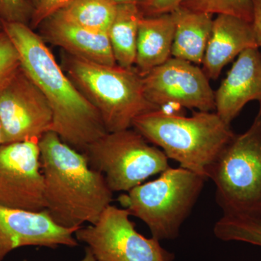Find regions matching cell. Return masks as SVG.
Listing matches in <instances>:
<instances>
[{
    "mask_svg": "<svg viewBox=\"0 0 261 261\" xmlns=\"http://www.w3.org/2000/svg\"><path fill=\"white\" fill-rule=\"evenodd\" d=\"M1 22L18 51L20 66L50 106L51 132L83 153L90 144L108 133L100 115L63 72L42 36L27 24Z\"/></svg>",
    "mask_w": 261,
    "mask_h": 261,
    "instance_id": "6da1fadb",
    "label": "cell"
},
{
    "mask_svg": "<svg viewBox=\"0 0 261 261\" xmlns=\"http://www.w3.org/2000/svg\"><path fill=\"white\" fill-rule=\"evenodd\" d=\"M39 145L45 210L51 219L68 228L95 224L113 200L104 176L54 132L43 135Z\"/></svg>",
    "mask_w": 261,
    "mask_h": 261,
    "instance_id": "7a4b0ae2",
    "label": "cell"
},
{
    "mask_svg": "<svg viewBox=\"0 0 261 261\" xmlns=\"http://www.w3.org/2000/svg\"><path fill=\"white\" fill-rule=\"evenodd\" d=\"M132 127L180 167L208 179V173L234 137L230 125L216 113L185 117L157 110L137 117Z\"/></svg>",
    "mask_w": 261,
    "mask_h": 261,
    "instance_id": "3957f363",
    "label": "cell"
},
{
    "mask_svg": "<svg viewBox=\"0 0 261 261\" xmlns=\"http://www.w3.org/2000/svg\"><path fill=\"white\" fill-rule=\"evenodd\" d=\"M64 58L68 76L96 108L108 132L128 129L137 117L161 109L146 97L137 69L98 64L68 53Z\"/></svg>",
    "mask_w": 261,
    "mask_h": 261,
    "instance_id": "277c9868",
    "label": "cell"
},
{
    "mask_svg": "<svg viewBox=\"0 0 261 261\" xmlns=\"http://www.w3.org/2000/svg\"><path fill=\"white\" fill-rule=\"evenodd\" d=\"M207 178L181 167H169L153 181L142 184L118 197L130 216L148 226L152 238L174 240L190 216Z\"/></svg>",
    "mask_w": 261,
    "mask_h": 261,
    "instance_id": "5b68a950",
    "label": "cell"
},
{
    "mask_svg": "<svg viewBox=\"0 0 261 261\" xmlns=\"http://www.w3.org/2000/svg\"><path fill=\"white\" fill-rule=\"evenodd\" d=\"M207 178L224 215L261 216V102L251 126L235 135Z\"/></svg>",
    "mask_w": 261,
    "mask_h": 261,
    "instance_id": "8992f818",
    "label": "cell"
},
{
    "mask_svg": "<svg viewBox=\"0 0 261 261\" xmlns=\"http://www.w3.org/2000/svg\"><path fill=\"white\" fill-rule=\"evenodd\" d=\"M138 132H108L86 148L91 168L102 173L111 191L128 192L169 168L166 154Z\"/></svg>",
    "mask_w": 261,
    "mask_h": 261,
    "instance_id": "52a82bcc",
    "label": "cell"
},
{
    "mask_svg": "<svg viewBox=\"0 0 261 261\" xmlns=\"http://www.w3.org/2000/svg\"><path fill=\"white\" fill-rule=\"evenodd\" d=\"M129 212L110 205L97 222L75 232L97 261H173L175 255L153 238H147L136 230Z\"/></svg>",
    "mask_w": 261,
    "mask_h": 261,
    "instance_id": "ba28073f",
    "label": "cell"
},
{
    "mask_svg": "<svg viewBox=\"0 0 261 261\" xmlns=\"http://www.w3.org/2000/svg\"><path fill=\"white\" fill-rule=\"evenodd\" d=\"M53 122L47 99L21 66L0 84L3 145L39 140L51 130Z\"/></svg>",
    "mask_w": 261,
    "mask_h": 261,
    "instance_id": "9c48e42d",
    "label": "cell"
},
{
    "mask_svg": "<svg viewBox=\"0 0 261 261\" xmlns=\"http://www.w3.org/2000/svg\"><path fill=\"white\" fill-rule=\"evenodd\" d=\"M39 141L0 145V205L36 212L45 210Z\"/></svg>",
    "mask_w": 261,
    "mask_h": 261,
    "instance_id": "30bf717a",
    "label": "cell"
},
{
    "mask_svg": "<svg viewBox=\"0 0 261 261\" xmlns=\"http://www.w3.org/2000/svg\"><path fill=\"white\" fill-rule=\"evenodd\" d=\"M146 97L161 109L177 105L202 112L215 110V92L203 70L190 62L171 57L142 75Z\"/></svg>",
    "mask_w": 261,
    "mask_h": 261,
    "instance_id": "8fae6325",
    "label": "cell"
},
{
    "mask_svg": "<svg viewBox=\"0 0 261 261\" xmlns=\"http://www.w3.org/2000/svg\"><path fill=\"white\" fill-rule=\"evenodd\" d=\"M79 228L63 227L47 211H30L0 205V261L18 247H74Z\"/></svg>",
    "mask_w": 261,
    "mask_h": 261,
    "instance_id": "7c38bea8",
    "label": "cell"
},
{
    "mask_svg": "<svg viewBox=\"0 0 261 261\" xmlns=\"http://www.w3.org/2000/svg\"><path fill=\"white\" fill-rule=\"evenodd\" d=\"M261 102V55L259 48L240 53L215 92V111L231 124L249 102Z\"/></svg>",
    "mask_w": 261,
    "mask_h": 261,
    "instance_id": "4fadbf2b",
    "label": "cell"
},
{
    "mask_svg": "<svg viewBox=\"0 0 261 261\" xmlns=\"http://www.w3.org/2000/svg\"><path fill=\"white\" fill-rule=\"evenodd\" d=\"M255 47L258 48V44L250 22L230 15H217L213 22L202 70L209 80H217L230 62L245 49Z\"/></svg>",
    "mask_w": 261,
    "mask_h": 261,
    "instance_id": "5bb4252c",
    "label": "cell"
},
{
    "mask_svg": "<svg viewBox=\"0 0 261 261\" xmlns=\"http://www.w3.org/2000/svg\"><path fill=\"white\" fill-rule=\"evenodd\" d=\"M41 25L44 41L63 48L70 56L98 64L117 65L107 32L84 28L57 14Z\"/></svg>",
    "mask_w": 261,
    "mask_h": 261,
    "instance_id": "9a60e30c",
    "label": "cell"
},
{
    "mask_svg": "<svg viewBox=\"0 0 261 261\" xmlns=\"http://www.w3.org/2000/svg\"><path fill=\"white\" fill-rule=\"evenodd\" d=\"M174 20L171 13L144 16L139 25L136 69L144 75L171 58Z\"/></svg>",
    "mask_w": 261,
    "mask_h": 261,
    "instance_id": "2e32d148",
    "label": "cell"
},
{
    "mask_svg": "<svg viewBox=\"0 0 261 261\" xmlns=\"http://www.w3.org/2000/svg\"><path fill=\"white\" fill-rule=\"evenodd\" d=\"M175 32L171 56L202 64L212 30L213 15L178 6L171 12Z\"/></svg>",
    "mask_w": 261,
    "mask_h": 261,
    "instance_id": "e0dca14e",
    "label": "cell"
},
{
    "mask_svg": "<svg viewBox=\"0 0 261 261\" xmlns=\"http://www.w3.org/2000/svg\"><path fill=\"white\" fill-rule=\"evenodd\" d=\"M144 16L139 5H117L108 34L115 61L122 68H133L135 65L139 25Z\"/></svg>",
    "mask_w": 261,
    "mask_h": 261,
    "instance_id": "ac0fdd59",
    "label": "cell"
},
{
    "mask_svg": "<svg viewBox=\"0 0 261 261\" xmlns=\"http://www.w3.org/2000/svg\"><path fill=\"white\" fill-rule=\"evenodd\" d=\"M116 8L111 0H74L56 14L84 28L108 33Z\"/></svg>",
    "mask_w": 261,
    "mask_h": 261,
    "instance_id": "d6986e66",
    "label": "cell"
},
{
    "mask_svg": "<svg viewBox=\"0 0 261 261\" xmlns=\"http://www.w3.org/2000/svg\"><path fill=\"white\" fill-rule=\"evenodd\" d=\"M214 232L222 241L243 242L261 247V216L223 215L215 224Z\"/></svg>",
    "mask_w": 261,
    "mask_h": 261,
    "instance_id": "ffe728a7",
    "label": "cell"
},
{
    "mask_svg": "<svg viewBox=\"0 0 261 261\" xmlns=\"http://www.w3.org/2000/svg\"><path fill=\"white\" fill-rule=\"evenodd\" d=\"M180 6L201 13L230 15L252 22L250 0H184Z\"/></svg>",
    "mask_w": 261,
    "mask_h": 261,
    "instance_id": "44dd1931",
    "label": "cell"
},
{
    "mask_svg": "<svg viewBox=\"0 0 261 261\" xmlns=\"http://www.w3.org/2000/svg\"><path fill=\"white\" fill-rule=\"evenodd\" d=\"M34 8L28 0H0V20L28 25L32 20Z\"/></svg>",
    "mask_w": 261,
    "mask_h": 261,
    "instance_id": "7402d4cb",
    "label": "cell"
},
{
    "mask_svg": "<svg viewBox=\"0 0 261 261\" xmlns=\"http://www.w3.org/2000/svg\"><path fill=\"white\" fill-rule=\"evenodd\" d=\"M20 66V56L8 34L0 32V84Z\"/></svg>",
    "mask_w": 261,
    "mask_h": 261,
    "instance_id": "603a6c76",
    "label": "cell"
},
{
    "mask_svg": "<svg viewBox=\"0 0 261 261\" xmlns=\"http://www.w3.org/2000/svg\"><path fill=\"white\" fill-rule=\"evenodd\" d=\"M74 0H39L34 8L31 25L36 28L51 15L65 9Z\"/></svg>",
    "mask_w": 261,
    "mask_h": 261,
    "instance_id": "cb8c5ba5",
    "label": "cell"
},
{
    "mask_svg": "<svg viewBox=\"0 0 261 261\" xmlns=\"http://www.w3.org/2000/svg\"><path fill=\"white\" fill-rule=\"evenodd\" d=\"M184 0H149L142 7V13L145 16H152L170 13L181 4Z\"/></svg>",
    "mask_w": 261,
    "mask_h": 261,
    "instance_id": "d4e9b609",
    "label": "cell"
},
{
    "mask_svg": "<svg viewBox=\"0 0 261 261\" xmlns=\"http://www.w3.org/2000/svg\"><path fill=\"white\" fill-rule=\"evenodd\" d=\"M252 7V25L261 55V0H250Z\"/></svg>",
    "mask_w": 261,
    "mask_h": 261,
    "instance_id": "484cf974",
    "label": "cell"
},
{
    "mask_svg": "<svg viewBox=\"0 0 261 261\" xmlns=\"http://www.w3.org/2000/svg\"><path fill=\"white\" fill-rule=\"evenodd\" d=\"M115 4L123 5V4H134L139 5L140 8L145 6L149 0H111Z\"/></svg>",
    "mask_w": 261,
    "mask_h": 261,
    "instance_id": "4316f807",
    "label": "cell"
},
{
    "mask_svg": "<svg viewBox=\"0 0 261 261\" xmlns=\"http://www.w3.org/2000/svg\"><path fill=\"white\" fill-rule=\"evenodd\" d=\"M80 261H97L96 260L95 257H94L93 254L91 252V250H89L88 247H86L85 248V254H84V256L82 260Z\"/></svg>",
    "mask_w": 261,
    "mask_h": 261,
    "instance_id": "83f0119b",
    "label": "cell"
},
{
    "mask_svg": "<svg viewBox=\"0 0 261 261\" xmlns=\"http://www.w3.org/2000/svg\"><path fill=\"white\" fill-rule=\"evenodd\" d=\"M3 145V137H2V126L0 123V145Z\"/></svg>",
    "mask_w": 261,
    "mask_h": 261,
    "instance_id": "f1b7e54d",
    "label": "cell"
},
{
    "mask_svg": "<svg viewBox=\"0 0 261 261\" xmlns=\"http://www.w3.org/2000/svg\"><path fill=\"white\" fill-rule=\"evenodd\" d=\"M3 31V25H2L1 20H0V32Z\"/></svg>",
    "mask_w": 261,
    "mask_h": 261,
    "instance_id": "f546056e",
    "label": "cell"
},
{
    "mask_svg": "<svg viewBox=\"0 0 261 261\" xmlns=\"http://www.w3.org/2000/svg\"><path fill=\"white\" fill-rule=\"evenodd\" d=\"M38 1H39V0H35L36 4H37Z\"/></svg>",
    "mask_w": 261,
    "mask_h": 261,
    "instance_id": "4dcf8cb0",
    "label": "cell"
}]
</instances>
